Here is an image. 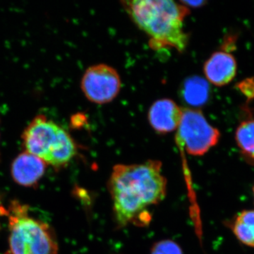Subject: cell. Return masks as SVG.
<instances>
[{
  "label": "cell",
  "mask_w": 254,
  "mask_h": 254,
  "mask_svg": "<svg viewBox=\"0 0 254 254\" xmlns=\"http://www.w3.org/2000/svg\"><path fill=\"white\" fill-rule=\"evenodd\" d=\"M253 191H254V188H253Z\"/></svg>",
  "instance_id": "15"
},
{
  "label": "cell",
  "mask_w": 254,
  "mask_h": 254,
  "mask_svg": "<svg viewBox=\"0 0 254 254\" xmlns=\"http://www.w3.org/2000/svg\"><path fill=\"white\" fill-rule=\"evenodd\" d=\"M182 4L188 7L189 6H193V7H198L204 4L205 1H183Z\"/></svg>",
  "instance_id": "14"
},
{
  "label": "cell",
  "mask_w": 254,
  "mask_h": 254,
  "mask_svg": "<svg viewBox=\"0 0 254 254\" xmlns=\"http://www.w3.org/2000/svg\"><path fill=\"white\" fill-rule=\"evenodd\" d=\"M220 136L218 130L208 123L200 110L182 108L176 141L189 154L195 156L205 154L218 143Z\"/></svg>",
  "instance_id": "5"
},
{
  "label": "cell",
  "mask_w": 254,
  "mask_h": 254,
  "mask_svg": "<svg viewBox=\"0 0 254 254\" xmlns=\"http://www.w3.org/2000/svg\"><path fill=\"white\" fill-rule=\"evenodd\" d=\"M232 228L240 242L254 248V210H244L239 213Z\"/></svg>",
  "instance_id": "11"
},
{
  "label": "cell",
  "mask_w": 254,
  "mask_h": 254,
  "mask_svg": "<svg viewBox=\"0 0 254 254\" xmlns=\"http://www.w3.org/2000/svg\"><path fill=\"white\" fill-rule=\"evenodd\" d=\"M46 165L41 159L26 151L18 155L13 162L11 175L18 185L33 187L44 175Z\"/></svg>",
  "instance_id": "8"
},
{
  "label": "cell",
  "mask_w": 254,
  "mask_h": 254,
  "mask_svg": "<svg viewBox=\"0 0 254 254\" xmlns=\"http://www.w3.org/2000/svg\"><path fill=\"white\" fill-rule=\"evenodd\" d=\"M203 71L209 82L217 86H224L236 75V60L229 53L216 52L205 62Z\"/></svg>",
  "instance_id": "9"
},
{
  "label": "cell",
  "mask_w": 254,
  "mask_h": 254,
  "mask_svg": "<svg viewBox=\"0 0 254 254\" xmlns=\"http://www.w3.org/2000/svg\"><path fill=\"white\" fill-rule=\"evenodd\" d=\"M115 220L120 226L145 225L150 220L148 208L165 198L167 181L162 163L148 160L133 165H115L108 182Z\"/></svg>",
  "instance_id": "1"
},
{
  "label": "cell",
  "mask_w": 254,
  "mask_h": 254,
  "mask_svg": "<svg viewBox=\"0 0 254 254\" xmlns=\"http://www.w3.org/2000/svg\"><path fill=\"white\" fill-rule=\"evenodd\" d=\"M182 92L188 104L193 107L201 106L208 99V83L203 78L194 76L185 81Z\"/></svg>",
  "instance_id": "10"
},
{
  "label": "cell",
  "mask_w": 254,
  "mask_h": 254,
  "mask_svg": "<svg viewBox=\"0 0 254 254\" xmlns=\"http://www.w3.org/2000/svg\"><path fill=\"white\" fill-rule=\"evenodd\" d=\"M235 138L244 156L254 163V120L241 124L237 128Z\"/></svg>",
  "instance_id": "12"
},
{
  "label": "cell",
  "mask_w": 254,
  "mask_h": 254,
  "mask_svg": "<svg viewBox=\"0 0 254 254\" xmlns=\"http://www.w3.org/2000/svg\"><path fill=\"white\" fill-rule=\"evenodd\" d=\"M150 254H183L181 247L171 240H163L153 245Z\"/></svg>",
  "instance_id": "13"
},
{
  "label": "cell",
  "mask_w": 254,
  "mask_h": 254,
  "mask_svg": "<svg viewBox=\"0 0 254 254\" xmlns=\"http://www.w3.org/2000/svg\"><path fill=\"white\" fill-rule=\"evenodd\" d=\"M121 86V78L117 70L105 64L87 68L81 82L82 91L87 99L99 105L113 101Z\"/></svg>",
  "instance_id": "6"
},
{
  "label": "cell",
  "mask_w": 254,
  "mask_h": 254,
  "mask_svg": "<svg viewBox=\"0 0 254 254\" xmlns=\"http://www.w3.org/2000/svg\"><path fill=\"white\" fill-rule=\"evenodd\" d=\"M182 116V108L173 100L163 98L157 100L150 106L148 120L153 130L163 134L177 130Z\"/></svg>",
  "instance_id": "7"
},
{
  "label": "cell",
  "mask_w": 254,
  "mask_h": 254,
  "mask_svg": "<svg viewBox=\"0 0 254 254\" xmlns=\"http://www.w3.org/2000/svg\"><path fill=\"white\" fill-rule=\"evenodd\" d=\"M26 152L55 168L67 165L76 153V146L67 131L43 115H37L22 135Z\"/></svg>",
  "instance_id": "3"
},
{
  "label": "cell",
  "mask_w": 254,
  "mask_h": 254,
  "mask_svg": "<svg viewBox=\"0 0 254 254\" xmlns=\"http://www.w3.org/2000/svg\"><path fill=\"white\" fill-rule=\"evenodd\" d=\"M9 218V250L6 254H57L58 246L49 225L30 216L26 205L13 202Z\"/></svg>",
  "instance_id": "4"
},
{
  "label": "cell",
  "mask_w": 254,
  "mask_h": 254,
  "mask_svg": "<svg viewBox=\"0 0 254 254\" xmlns=\"http://www.w3.org/2000/svg\"><path fill=\"white\" fill-rule=\"evenodd\" d=\"M123 4L138 28L150 38L153 49L174 48L183 52L188 44V35L184 30L185 18L190 9L171 0H133Z\"/></svg>",
  "instance_id": "2"
}]
</instances>
